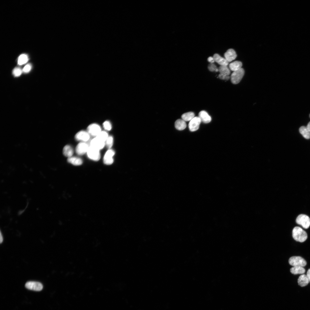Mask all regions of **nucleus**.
<instances>
[{"mask_svg": "<svg viewBox=\"0 0 310 310\" xmlns=\"http://www.w3.org/2000/svg\"><path fill=\"white\" fill-rule=\"evenodd\" d=\"M175 127L179 131H182L187 127V125L185 121L182 119H178L175 122Z\"/></svg>", "mask_w": 310, "mask_h": 310, "instance_id": "nucleus-17", "label": "nucleus"}, {"mask_svg": "<svg viewBox=\"0 0 310 310\" xmlns=\"http://www.w3.org/2000/svg\"><path fill=\"white\" fill-rule=\"evenodd\" d=\"M105 145V142L100 140L97 138L95 137L91 140L90 146L100 150L104 148Z\"/></svg>", "mask_w": 310, "mask_h": 310, "instance_id": "nucleus-12", "label": "nucleus"}, {"mask_svg": "<svg viewBox=\"0 0 310 310\" xmlns=\"http://www.w3.org/2000/svg\"><path fill=\"white\" fill-rule=\"evenodd\" d=\"M292 236L295 241L301 243L305 241L307 238L306 232L298 227H296L293 229Z\"/></svg>", "mask_w": 310, "mask_h": 310, "instance_id": "nucleus-1", "label": "nucleus"}, {"mask_svg": "<svg viewBox=\"0 0 310 310\" xmlns=\"http://www.w3.org/2000/svg\"><path fill=\"white\" fill-rule=\"evenodd\" d=\"M113 138L111 136H109L105 142V145L109 149H110L113 146Z\"/></svg>", "mask_w": 310, "mask_h": 310, "instance_id": "nucleus-27", "label": "nucleus"}, {"mask_svg": "<svg viewBox=\"0 0 310 310\" xmlns=\"http://www.w3.org/2000/svg\"><path fill=\"white\" fill-rule=\"evenodd\" d=\"M115 154V151L113 150L109 149L106 152L104 158V162L108 165L112 164L113 162V156Z\"/></svg>", "mask_w": 310, "mask_h": 310, "instance_id": "nucleus-9", "label": "nucleus"}, {"mask_svg": "<svg viewBox=\"0 0 310 310\" xmlns=\"http://www.w3.org/2000/svg\"><path fill=\"white\" fill-rule=\"evenodd\" d=\"M209 70L211 72H218L219 71V69L213 63H210L208 67Z\"/></svg>", "mask_w": 310, "mask_h": 310, "instance_id": "nucleus-29", "label": "nucleus"}, {"mask_svg": "<svg viewBox=\"0 0 310 310\" xmlns=\"http://www.w3.org/2000/svg\"><path fill=\"white\" fill-rule=\"evenodd\" d=\"M244 73V70L242 68L237 71L233 72L231 76L232 83L234 84L239 83L243 78Z\"/></svg>", "mask_w": 310, "mask_h": 310, "instance_id": "nucleus-5", "label": "nucleus"}, {"mask_svg": "<svg viewBox=\"0 0 310 310\" xmlns=\"http://www.w3.org/2000/svg\"><path fill=\"white\" fill-rule=\"evenodd\" d=\"M208 60L210 63H214L215 61L213 57H210L208 59Z\"/></svg>", "mask_w": 310, "mask_h": 310, "instance_id": "nucleus-33", "label": "nucleus"}, {"mask_svg": "<svg viewBox=\"0 0 310 310\" xmlns=\"http://www.w3.org/2000/svg\"><path fill=\"white\" fill-rule=\"evenodd\" d=\"M218 69L220 74L227 76H229L230 74V71L227 66H221Z\"/></svg>", "mask_w": 310, "mask_h": 310, "instance_id": "nucleus-24", "label": "nucleus"}, {"mask_svg": "<svg viewBox=\"0 0 310 310\" xmlns=\"http://www.w3.org/2000/svg\"><path fill=\"white\" fill-rule=\"evenodd\" d=\"M218 77L220 79L225 80H228L230 78V77L229 76L226 75L220 74L219 75Z\"/></svg>", "mask_w": 310, "mask_h": 310, "instance_id": "nucleus-32", "label": "nucleus"}, {"mask_svg": "<svg viewBox=\"0 0 310 310\" xmlns=\"http://www.w3.org/2000/svg\"><path fill=\"white\" fill-rule=\"evenodd\" d=\"M306 127L308 130L310 132V121L308 123Z\"/></svg>", "mask_w": 310, "mask_h": 310, "instance_id": "nucleus-36", "label": "nucleus"}, {"mask_svg": "<svg viewBox=\"0 0 310 310\" xmlns=\"http://www.w3.org/2000/svg\"><path fill=\"white\" fill-rule=\"evenodd\" d=\"M195 114L192 112L186 113L183 114L181 116V118L185 121H191L194 117Z\"/></svg>", "mask_w": 310, "mask_h": 310, "instance_id": "nucleus-23", "label": "nucleus"}, {"mask_svg": "<svg viewBox=\"0 0 310 310\" xmlns=\"http://www.w3.org/2000/svg\"><path fill=\"white\" fill-rule=\"evenodd\" d=\"M237 56L235 51L232 49H229L224 54L225 58L229 63L235 59Z\"/></svg>", "mask_w": 310, "mask_h": 310, "instance_id": "nucleus-13", "label": "nucleus"}, {"mask_svg": "<svg viewBox=\"0 0 310 310\" xmlns=\"http://www.w3.org/2000/svg\"><path fill=\"white\" fill-rule=\"evenodd\" d=\"M22 71L19 68H16L13 71V74L16 77H18L20 76L22 73Z\"/></svg>", "mask_w": 310, "mask_h": 310, "instance_id": "nucleus-30", "label": "nucleus"}, {"mask_svg": "<svg viewBox=\"0 0 310 310\" xmlns=\"http://www.w3.org/2000/svg\"><path fill=\"white\" fill-rule=\"evenodd\" d=\"M63 152L64 156L69 158L72 157L74 153V150L71 146L67 145L64 147Z\"/></svg>", "mask_w": 310, "mask_h": 310, "instance_id": "nucleus-18", "label": "nucleus"}, {"mask_svg": "<svg viewBox=\"0 0 310 310\" xmlns=\"http://www.w3.org/2000/svg\"><path fill=\"white\" fill-rule=\"evenodd\" d=\"M32 67V66L30 64H28L23 68L22 71L24 73H27L30 71Z\"/></svg>", "mask_w": 310, "mask_h": 310, "instance_id": "nucleus-31", "label": "nucleus"}, {"mask_svg": "<svg viewBox=\"0 0 310 310\" xmlns=\"http://www.w3.org/2000/svg\"><path fill=\"white\" fill-rule=\"evenodd\" d=\"M305 270L303 267L294 266L290 269V272L294 274H302L305 272Z\"/></svg>", "mask_w": 310, "mask_h": 310, "instance_id": "nucleus-21", "label": "nucleus"}, {"mask_svg": "<svg viewBox=\"0 0 310 310\" xmlns=\"http://www.w3.org/2000/svg\"><path fill=\"white\" fill-rule=\"evenodd\" d=\"M296 222L305 229L308 228L310 226V219L308 216L305 214L299 215L296 219Z\"/></svg>", "mask_w": 310, "mask_h": 310, "instance_id": "nucleus-3", "label": "nucleus"}, {"mask_svg": "<svg viewBox=\"0 0 310 310\" xmlns=\"http://www.w3.org/2000/svg\"><path fill=\"white\" fill-rule=\"evenodd\" d=\"M90 135L87 132L83 131H81L76 134L75 136V138L78 141L85 142L89 140Z\"/></svg>", "mask_w": 310, "mask_h": 310, "instance_id": "nucleus-11", "label": "nucleus"}, {"mask_svg": "<svg viewBox=\"0 0 310 310\" xmlns=\"http://www.w3.org/2000/svg\"><path fill=\"white\" fill-rule=\"evenodd\" d=\"M25 287L27 289L36 291H40L43 289V286L41 283L36 282H29L25 285Z\"/></svg>", "mask_w": 310, "mask_h": 310, "instance_id": "nucleus-7", "label": "nucleus"}, {"mask_svg": "<svg viewBox=\"0 0 310 310\" xmlns=\"http://www.w3.org/2000/svg\"><path fill=\"white\" fill-rule=\"evenodd\" d=\"M307 275L308 278L309 282L310 283V269H309L308 270Z\"/></svg>", "mask_w": 310, "mask_h": 310, "instance_id": "nucleus-34", "label": "nucleus"}, {"mask_svg": "<svg viewBox=\"0 0 310 310\" xmlns=\"http://www.w3.org/2000/svg\"><path fill=\"white\" fill-rule=\"evenodd\" d=\"M89 146L88 144L85 142H80L76 147V152L78 154L82 156L87 153Z\"/></svg>", "mask_w": 310, "mask_h": 310, "instance_id": "nucleus-10", "label": "nucleus"}, {"mask_svg": "<svg viewBox=\"0 0 310 310\" xmlns=\"http://www.w3.org/2000/svg\"><path fill=\"white\" fill-rule=\"evenodd\" d=\"M108 137V134L106 132L102 131L96 137L105 142Z\"/></svg>", "mask_w": 310, "mask_h": 310, "instance_id": "nucleus-26", "label": "nucleus"}, {"mask_svg": "<svg viewBox=\"0 0 310 310\" xmlns=\"http://www.w3.org/2000/svg\"><path fill=\"white\" fill-rule=\"evenodd\" d=\"M213 57L215 61L220 65L221 66H228L229 64V62L225 58L223 57L218 54H214Z\"/></svg>", "mask_w": 310, "mask_h": 310, "instance_id": "nucleus-14", "label": "nucleus"}, {"mask_svg": "<svg viewBox=\"0 0 310 310\" xmlns=\"http://www.w3.org/2000/svg\"><path fill=\"white\" fill-rule=\"evenodd\" d=\"M101 131V127L97 124H92L87 128V132L93 137H96Z\"/></svg>", "mask_w": 310, "mask_h": 310, "instance_id": "nucleus-6", "label": "nucleus"}, {"mask_svg": "<svg viewBox=\"0 0 310 310\" xmlns=\"http://www.w3.org/2000/svg\"><path fill=\"white\" fill-rule=\"evenodd\" d=\"M67 161L69 163L75 166L81 165L83 163L82 161L81 158L74 157L68 158Z\"/></svg>", "mask_w": 310, "mask_h": 310, "instance_id": "nucleus-20", "label": "nucleus"}, {"mask_svg": "<svg viewBox=\"0 0 310 310\" xmlns=\"http://www.w3.org/2000/svg\"><path fill=\"white\" fill-rule=\"evenodd\" d=\"M28 60V56L25 54L20 55L18 60V64L21 65L26 63Z\"/></svg>", "mask_w": 310, "mask_h": 310, "instance_id": "nucleus-25", "label": "nucleus"}, {"mask_svg": "<svg viewBox=\"0 0 310 310\" xmlns=\"http://www.w3.org/2000/svg\"><path fill=\"white\" fill-rule=\"evenodd\" d=\"M299 131L305 139H310V132L308 130L307 127L305 126L301 127L299 129Z\"/></svg>", "mask_w": 310, "mask_h": 310, "instance_id": "nucleus-22", "label": "nucleus"}, {"mask_svg": "<svg viewBox=\"0 0 310 310\" xmlns=\"http://www.w3.org/2000/svg\"><path fill=\"white\" fill-rule=\"evenodd\" d=\"M87 154L88 158L93 161H98L100 159V150L90 146L88 148Z\"/></svg>", "mask_w": 310, "mask_h": 310, "instance_id": "nucleus-2", "label": "nucleus"}, {"mask_svg": "<svg viewBox=\"0 0 310 310\" xmlns=\"http://www.w3.org/2000/svg\"><path fill=\"white\" fill-rule=\"evenodd\" d=\"M3 241V235L2 234L1 232V233H0V243H1Z\"/></svg>", "mask_w": 310, "mask_h": 310, "instance_id": "nucleus-35", "label": "nucleus"}, {"mask_svg": "<svg viewBox=\"0 0 310 310\" xmlns=\"http://www.w3.org/2000/svg\"><path fill=\"white\" fill-rule=\"evenodd\" d=\"M242 66V64L241 62L235 61L230 64L229 68L232 71L234 72L241 69Z\"/></svg>", "mask_w": 310, "mask_h": 310, "instance_id": "nucleus-19", "label": "nucleus"}, {"mask_svg": "<svg viewBox=\"0 0 310 310\" xmlns=\"http://www.w3.org/2000/svg\"><path fill=\"white\" fill-rule=\"evenodd\" d=\"M201 121L199 117H194L190 122L189 127L190 131L194 132L199 129Z\"/></svg>", "mask_w": 310, "mask_h": 310, "instance_id": "nucleus-8", "label": "nucleus"}, {"mask_svg": "<svg viewBox=\"0 0 310 310\" xmlns=\"http://www.w3.org/2000/svg\"><path fill=\"white\" fill-rule=\"evenodd\" d=\"M104 129L107 131H110L112 129V126L111 123L108 121H105L103 124Z\"/></svg>", "mask_w": 310, "mask_h": 310, "instance_id": "nucleus-28", "label": "nucleus"}, {"mask_svg": "<svg viewBox=\"0 0 310 310\" xmlns=\"http://www.w3.org/2000/svg\"><path fill=\"white\" fill-rule=\"evenodd\" d=\"M309 116H310V115H309Z\"/></svg>", "mask_w": 310, "mask_h": 310, "instance_id": "nucleus-37", "label": "nucleus"}, {"mask_svg": "<svg viewBox=\"0 0 310 310\" xmlns=\"http://www.w3.org/2000/svg\"><path fill=\"white\" fill-rule=\"evenodd\" d=\"M199 117L201 121L204 123H208L211 121V117L204 111H202L199 113Z\"/></svg>", "mask_w": 310, "mask_h": 310, "instance_id": "nucleus-15", "label": "nucleus"}, {"mask_svg": "<svg viewBox=\"0 0 310 310\" xmlns=\"http://www.w3.org/2000/svg\"><path fill=\"white\" fill-rule=\"evenodd\" d=\"M309 282L308 278L307 275L303 274L300 276L298 280V283L299 285L301 287H304L307 286Z\"/></svg>", "mask_w": 310, "mask_h": 310, "instance_id": "nucleus-16", "label": "nucleus"}, {"mask_svg": "<svg viewBox=\"0 0 310 310\" xmlns=\"http://www.w3.org/2000/svg\"><path fill=\"white\" fill-rule=\"evenodd\" d=\"M290 264L293 266H305L307 264L305 260L300 257L294 256L291 257L289 260Z\"/></svg>", "mask_w": 310, "mask_h": 310, "instance_id": "nucleus-4", "label": "nucleus"}]
</instances>
